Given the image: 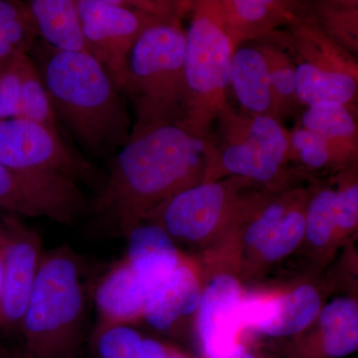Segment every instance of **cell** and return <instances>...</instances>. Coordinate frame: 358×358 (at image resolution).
Instances as JSON below:
<instances>
[{
    "mask_svg": "<svg viewBox=\"0 0 358 358\" xmlns=\"http://www.w3.org/2000/svg\"><path fill=\"white\" fill-rule=\"evenodd\" d=\"M217 157L214 138H199L174 124L131 136L113 159L109 176L88 210L126 237L174 195L215 181Z\"/></svg>",
    "mask_w": 358,
    "mask_h": 358,
    "instance_id": "obj_1",
    "label": "cell"
},
{
    "mask_svg": "<svg viewBox=\"0 0 358 358\" xmlns=\"http://www.w3.org/2000/svg\"><path fill=\"white\" fill-rule=\"evenodd\" d=\"M34 60L56 119L94 157L121 150L131 136V115L122 92L91 54L64 52L43 44Z\"/></svg>",
    "mask_w": 358,
    "mask_h": 358,
    "instance_id": "obj_2",
    "label": "cell"
},
{
    "mask_svg": "<svg viewBox=\"0 0 358 358\" xmlns=\"http://www.w3.org/2000/svg\"><path fill=\"white\" fill-rule=\"evenodd\" d=\"M86 308L79 256L67 245L44 252L21 320L25 358H76Z\"/></svg>",
    "mask_w": 358,
    "mask_h": 358,
    "instance_id": "obj_3",
    "label": "cell"
},
{
    "mask_svg": "<svg viewBox=\"0 0 358 358\" xmlns=\"http://www.w3.org/2000/svg\"><path fill=\"white\" fill-rule=\"evenodd\" d=\"M185 41L181 20H167L150 25L134 44L124 92L133 105L131 136L166 124L182 126Z\"/></svg>",
    "mask_w": 358,
    "mask_h": 358,
    "instance_id": "obj_4",
    "label": "cell"
},
{
    "mask_svg": "<svg viewBox=\"0 0 358 358\" xmlns=\"http://www.w3.org/2000/svg\"><path fill=\"white\" fill-rule=\"evenodd\" d=\"M258 186L241 176L203 182L166 200L143 222L159 226L176 242L233 243L242 226L273 194L257 190Z\"/></svg>",
    "mask_w": 358,
    "mask_h": 358,
    "instance_id": "obj_5",
    "label": "cell"
},
{
    "mask_svg": "<svg viewBox=\"0 0 358 358\" xmlns=\"http://www.w3.org/2000/svg\"><path fill=\"white\" fill-rule=\"evenodd\" d=\"M194 3V2H193ZM185 31L186 117L181 128L199 138H213L212 126L233 108L228 102L232 48L229 40L192 6Z\"/></svg>",
    "mask_w": 358,
    "mask_h": 358,
    "instance_id": "obj_6",
    "label": "cell"
},
{
    "mask_svg": "<svg viewBox=\"0 0 358 358\" xmlns=\"http://www.w3.org/2000/svg\"><path fill=\"white\" fill-rule=\"evenodd\" d=\"M76 4L89 54L105 67L124 94L134 44L160 20L134 10L124 0H76Z\"/></svg>",
    "mask_w": 358,
    "mask_h": 358,
    "instance_id": "obj_7",
    "label": "cell"
},
{
    "mask_svg": "<svg viewBox=\"0 0 358 358\" xmlns=\"http://www.w3.org/2000/svg\"><path fill=\"white\" fill-rule=\"evenodd\" d=\"M0 164L20 173L77 183L94 174L90 162L65 145L57 129L23 117L0 121Z\"/></svg>",
    "mask_w": 358,
    "mask_h": 358,
    "instance_id": "obj_8",
    "label": "cell"
},
{
    "mask_svg": "<svg viewBox=\"0 0 358 358\" xmlns=\"http://www.w3.org/2000/svg\"><path fill=\"white\" fill-rule=\"evenodd\" d=\"M88 209L75 181L20 173L0 164V214L71 225Z\"/></svg>",
    "mask_w": 358,
    "mask_h": 358,
    "instance_id": "obj_9",
    "label": "cell"
},
{
    "mask_svg": "<svg viewBox=\"0 0 358 358\" xmlns=\"http://www.w3.org/2000/svg\"><path fill=\"white\" fill-rule=\"evenodd\" d=\"M44 252L42 239L17 216L0 214V264L3 275L0 329L20 333L26 303Z\"/></svg>",
    "mask_w": 358,
    "mask_h": 358,
    "instance_id": "obj_10",
    "label": "cell"
},
{
    "mask_svg": "<svg viewBox=\"0 0 358 358\" xmlns=\"http://www.w3.org/2000/svg\"><path fill=\"white\" fill-rule=\"evenodd\" d=\"M193 7L226 35L232 51L266 37L310 10V1L294 0H196Z\"/></svg>",
    "mask_w": 358,
    "mask_h": 358,
    "instance_id": "obj_11",
    "label": "cell"
},
{
    "mask_svg": "<svg viewBox=\"0 0 358 358\" xmlns=\"http://www.w3.org/2000/svg\"><path fill=\"white\" fill-rule=\"evenodd\" d=\"M322 308L320 289L308 282L282 293L244 294L242 331L289 338L312 326Z\"/></svg>",
    "mask_w": 358,
    "mask_h": 358,
    "instance_id": "obj_12",
    "label": "cell"
},
{
    "mask_svg": "<svg viewBox=\"0 0 358 358\" xmlns=\"http://www.w3.org/2000/svg\"><path fill=\"white\" fill-rule=\"evenodd\" d=\"M243 288L236 275L222 272L202 288L196 334L205 358H226L240 345Z\"/></svg>",
    "mask_w": 358,
    "mask_h": 358,
    "instance_id": "obj_13",
    "label": "cell"
},
{
    "mask_svg": "<svg viewBox=\"0 0 358 358\" xmlns=\"http://www.w3.org/2000/svg\"><path fill=\"white\" fill-rule=\"evenodd\" d=\"M148 289L124 257L99 280L94 301L96 322L93 331L115 327H133L143 320Z\"/></svg>",
    "mask_w": 358,
    "mask_h": 358,
    "instance_id": "obj_14",
    "label": "cell"
},
{
    "mask_svg": "<svg viewBox=\"0 0 358 358\" xmlns=\"http://www.w3.org/2000/svg\"><path fill=\"white\" fill-rule=\"evenodd\" d=\"M201 291L199 275L185 257L176 270L148 294L143 320L157 331L171 333L179 322L196 313Z\"/></svg>",
    "mask_w": 358,
    "mask_h": 358,
    "instance_id": "obj_15",
    "label": "cell"
},
{
    "mask_svg": "<svg viewBox=\"0 0 358 358\" xmlns=\"http://www.w3.org/2000/svg\"><path fill=\"white\" fill-rule=\"evenodd\" d=\"M215 141L217 148V180L223 176H241L257 183L270 193L291 189L307 178V171L284 166L260 148L243 143Z\"/></svg>",
    "mask_w": 358,
    "mask_h": 358,
    "instance_id": "obj_16",
    "label": "cell"
},
{
    "mask_svg": "<svg viewBox=\"0 0 358 358\" xmlns=\"http://www.w3.org/2000/svg\"><path fill=\"white\" fill-rule=\"evenodd\" d=\"M126 238L128 248L124 257L133 266L150 293L185 258L173 238L155 224H138L129 231Z\"/></svg>",
    "mask_w": 358,
    "mask_h": 358,
    "instance_id": "obj_17",
    "label": "cell"
},
{
    "mask_svg": "<svg viewBox=\"0 0 358 358\" xmlns=\"http://www.w3.org/2000/svg\"><path fill=\"white\" fill-rule=\"evenodd\" d=\"M287 26L289 46L300 63L358 80L357 58L320 29L310 10Z\"/></svg>",
    "mask_w": 358,
    "mask_h": 358,
    "instance_id": "obj_18",
    "label": "cell"
},
{
    "mask_svg": "<svg viewBox=\"0 0 358 358\" xmlns=\"http://www.w3.org/2000/svg\"><path fill=\"white\" fill-rule=\"evenodd\" d=\"M214 140L223 143L243 141L260 148L281 166L289 162V131L270 115L241 114L235 108L218 119Z\"/></svg>",
    "mask_w": 358,
    "mask_h": 358,
    "instance_id": "obj_19",
    "label": "cell"
},
{
    "mask_svg": "<svg viewBox=\"0 0 358 358\" xmlns=\"http://www.w3.org/2000/svg\"><path fill=\"white\" fill-rule=\"evenodd\" d=\"M315 343L303 350L307 358H343L358 348V303L352 296H339L322 308Z\"/></svg>",
    "mask_w": 358,
    "mask_h": 358,
    "instance_id": "obj_20",
    "label": "cell"
},
{
    "mask_svg": "<svg viewBox=\"0 0 358 358\" xmlns=\"http://www.w3.org/2000/svg\"><path fill=\"white\" fill-rule=\"evenodd\" d=\"M27 4L45 44L58 51L89 53L76 0H31Z\"/></svg>",
    "mask_w": 358,
    "mask_h": 358,
    "instance_id": "obj_21",
    "label": "cell"
},
{
    "mask_svg": "<svg viewBox=\"0 0 358 358\" xmlns=\"http://www.w3.org/2000/svg\"><path fill=\"white\" fill-rule=\"evenodd\" d=\"M230 85L247 114L270 115V77L265 59L255 46L238 47L230 63Z\"/></svg>",
    "mask_w": 358,
    "mask_h": 358,
    "instance_id": "obj_22",
    "label": "cell"
},
{
    "mask_svg": "<svg viewBox=\"0 0 358 358\" xmlns=\"http://www.w3.org/2000/svg\"><path fill=\"white\" fill-rule=\"evenodd\" d=\"M357 112L341 103H315L301 115V127L319 134L350 162L357 164Z\"/></svg>",
    "mask_w": 358,
    "mask_h": 358,
    "instance_id": "obj_23",
    "label": "cell"
},
{
    "mask_svg": "<svg viewBox=\"0 0 358 358\" xmlns=\"http://www.w3.org/2000/svg\"><path fill=\"white\" fill-rule=\"evenodd\" d=\"M296 93L301 106L336 103L357 112L358 80L300 64L296 66Z\"/></svg>",
    "mask_w": 358,
    "mask_h": 358,
    "instance_id": "obj_24",
    "label": "cell"
},
{
    "mask_svg": "<svg viewBox=\"0 0 358 358\" xmlns=\"http://www.w3.org/2000/svg\"><path fill=\"white\" fill-rule=\"evenodd\" d=\"M261 52L268 71L271 87V117L278 122L298 113L301 103L296 93V66L282 47L264 40L255 45Z\"/></svg>",
    "mask_w": 358,
    "mask_h": 358,
    "instance_id": "obj_25",
    "label": "cell"
},
{
    "mask_svg": "<svg viewBox=\"0 0 358 358\" xmlns=\"http://www.w3.org/2000/svg\"><path fill=\"white\" fill-rule=\"evenodd\" d=\"M313 190L308 189L292 207L262 243L251 253L259 266L279 262L303 242L306 231V210Z\"/></svg>",
    "mask_w": 358,
    "mask_h": 358,
    "instance_id": "obj_26",
    "label": "cell"
},
{
    "mask_svg": "<svg viewBox=\"0 0 358 358\" xmlns=\"http://www.w3.org/2000/svg\"><path fill=\"white\" fill-rule=\"evenodd\" d=\"M310 11L317 26L350 54L358 52L357 0H315Z\"/></svg>",
    "mask_w": 358,
    "mask_h": 358,
    "instance_id": "obj_27",
    "label": "cell"
},
{
    "mask_svg": "<svg viewBox=\"0 0 358 358\" xmlns=\"http://www.w3.org/2000/svg\"><path fill=\"white\" fill-rule=\"evenodd\" d=\"M38 37L27 2L0 0V61L29 54Z\"/></svg>",
    "mask_w": 358,
    "mask_h": 358,
    "instance_id": "obj_28",
    "label": "cell"
},
{
    "mask_svg": "<svg viewBox=\"0 0 358 358\" xmlns=\"http://www.w3.org/2000/svg\"><path fill=\"white\" fill-rule=\"evenodd\" d=\"M307 190L308 188L296 187L271 194L265 203L242 226L234 243H241L240 248L251 254Z\"/></svg>",
    "mask_w": 358,
    "mask_h": 358,
    "instance_id": "obj_29",
    "label": "cell"
},
{
    "mask_svg": "<svg viewBox=\"0 0 358 358\" xmlns=\"http://www.w3.org/2000/svg\"><path fill=\"white\" fill-rule=\"evenodd\" d=\"M313 252L331 251L338 243L336 189L320 187L312 192L306 210L305 239Z\"/></svg>",
    "mask_w": 358,
    "mask_h": 358,
    "instance_id": "obj_30",
    "label": "cell"
},
{
    "mask_svg": "<svg viewBox=\"0 0 358 358\" xmlns=\"http://www.w3.org/2000/svg\"><path fill=\"white\" fill-rule=\"evenodd\" d=\"M301 162L310 169L341 171L357 166L319 134L296 127L289 131V162Z\"/></svg>",
    "mask_w": 358,
    "mask_h": 358,
    "instance_id": "obj_31",
    "label": "cell"
},
{
    "mask_svg": "<svg viewBox=\"0 0 358 358\" xmlns=\"http://www.w3.org/2000/svg\"><path fill=\"white\" fill-rule=\"evenodd\" d=\"M20 117L57 129L50 99L37 65L30 54L21 56V103Z\"/></svg>",
    "mask_w": 358,
    "mask_h": 358,
    "instance_id": "obj_32",
    "label": "cell"
},
{
    "mask_svg": "<svg viewBox=\"0 0 358 358\" xmlns=\"http://www.w3.org/2000/svg\"><path fill=\"white\" fill-rule=\"evenodd\" d=\"M143 336L133 327H115L93 331L92 350L96 358H141Z\"/></svg>",
    "mask_w": 358,
    "mask_h": 358,
    "instance_id": "obj_33",
    "label": "cell"
},
{
    "mask_svg": "<svg viewBox=\"0 0 358 358\" xmlns=\"http://www.w3.org/2000/svg\"><path fill=\"white\" fill-rule=\"evenodd\" d=\"M338 242L352 234L358 225L357 166L339 171L336 190Z\"/></svg>",
    "mask_w": 358,
    "mask_h": 358,
    "instance_id": "obj_34",
    "label": "cell"
},
{
    "mask_svg": "<svg viewBox=\"0 0 358 358\" xmlns=\"http://www.w3.org/2000/svg\"><path fill=\"white\" fill-rule=\"evenodd\" d=\"M22 55L7 61L0 69V121L20 117Z\"/></svg>",
    "mask_w": 358,
    "mask_h": 358,
    "instance_id": "obj_35",
    "label": "cell"
},
{
    "mask_svg": "<svg viewBox=\"0 0 358 358\" xmlns=\"http://www.w3.org/2000/svg\"><path fill=\"white\" fill-rule=\"evenodd\" d=\"M176 348L157 339L143 338L141 345V358H171Z\"/></svg>",
    "mask_w": 358,
    "mask_h": 358,
    "instance_id": "obj_36",
    "label": "cell"
},
{
    "mask_svg": "<svg viewBox=\"0 0 358 358\" xmlns=\"http://www.w3.org/2000/svg\"><path fill=\"white\" fill-rule=\"evenodd\" d=\"M226 358H260L258 355H255V353L252 352L251 350H249L246 346L240 343L232 355H230L229 357Z\"/></svg>",
    "mask_w": 358,
    "mask_h": 358,
    "instance_id": "obj_37",
    "label": "cell"
},
{
    "mask_svg": "<svg viewBox=\"0 0 358 358\" xmlns=\"http://www.w3.org/2000/svg\"><path fill=\"white\" fill-rule=\"evenodd\" d=\"M2 289H3V275H2L1 264H0V312H1Z\"/></svg>",
    "mask_w": 358,
    "mask_h": 358,
    "instance_id": "obj_38",
    "label": "cell"
},
{
    "mask_svg": "<svg viewBox=\"0 0 358 358\" xmlns=\"http://www.w3.org/2000/svg\"><path fill=\"white\" fill-rule=\"evenodd\" d=\"M0 358H13L10 352L4 348L3 346H0Z\"/></svg>",
    "mask_w": 358,
    "mask_h": 358,
    "instance_id": "obj_39",
    "label": "cell"
},
{
    "mask_svg": "<svg viewBox=\"0 0 358 358\" xmlns=\"http://www.w3.org/2000/svg\"><path fill=\"white\" fill-rule=\"evenodd\" d=\"M171 358H189L188 357H186L185 355H183L182 352H179V350H176V352H174V355Z\"/></svg>",
    "mask_w": 358,
    "mask_h": 358,
    "instance_id": "obj_40",
    "label": "cell"
},
{
    "mask_svg": "<svg viewBox=\"0 0 358 358\" xmlns=\"http://www.w3.org/2000/svg\"><path fill=\"white\" fill-rule=\"evenodd\" d=\"M9 61V60H8ZM7 62V61H0V69H1L2 68V66H3L4 64H6V63Z\"/></svg>",
    "mask_w": 358,
    "mask_h": 358,
    "instance_id": "obj_41",
    "label": "cell"
}]
</instances>
